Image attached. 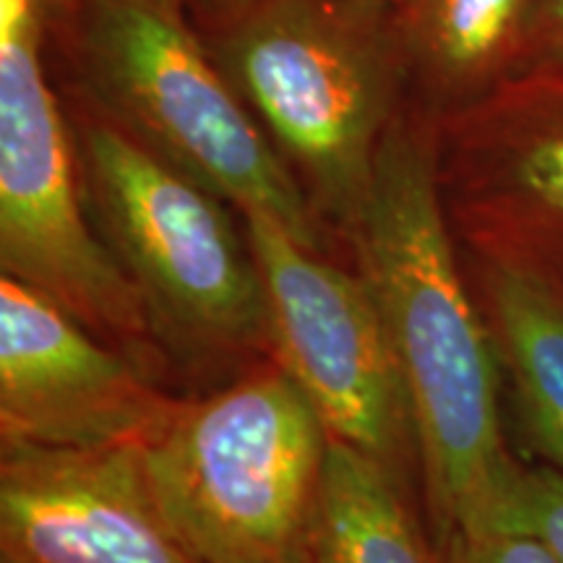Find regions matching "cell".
<instances>
[{
    "mask_svg": "<svg viewBox=\"0 0 563 563\" xmlns=\"http://www.w3.org/2000/svg\"><path fill=\"white\" fill-rule=\"evenodd\" d=\"M178 399L24 282L0 277V443L139 446Z\"/></svg>",
    "mask_w": 563,
    "mask_h": 563,
    "instance_id": "9c48e42d",
    "label": "cell"
},
{
    "mask_svg": "<svg viewBox=\"0 0 563 563\" xmlns=\"http://www.w3.org/2000/svg\"><path fill=\"white\" fill-rule=\"evenodd\" d=\"M308 563H439L405 481L332 439Z\"/></svg>",
    "mask_w": 563,
    "mask_h": 563,
    "instance_id": "4fadbf2b",
    "label": "cell"
},
{
    "mask_svg": "<svg viewBox=\"0 0 563 563\" xmlns=\"http://www.w3.org/2000/svg\"><path fill=\"white\" fill-rule=\"evenodd\" d=\"M0 563H11V561H0Z\"/></svg>",
    "mask_w": 563,
    "mask_h": 563,
    "instance_id": "ffe728a7",
    "label": "cell"
},
{
    "mask_svg": "<svg viewBox=\"0 0 563 563\" xmlns=\"http://www.w3.org/2000/svg\"><path fill=\"white\" fill-rule=\"evenodd\" d=\"M178 3L196 21V26L207 34L222 30L224 24L241 16L243 11H249L258 0H178Z\"/></svg>",
    "mask_w": 563,
    "mask_h": 563,
    "instance_id": "e0dca14e",
    "label": "cell"
},
{
    "mask_svg": "<svg viewBox=\"0 0 563 563\" xmlns=\"http://www.w3.org/2000/svg\"><path fill=\"white\" fill-rule=\"evenodd\" d=\"M40 3H42V9H45L47 21H51V19L58 16V13L63 11V5H66L68 0H40Z\"/></svg>",
    "mask_w": 563,
    "mask_h": 563,
    "instance_id": "ac0fdd59",
    "label": "cell"
},
{
    "mask_svg": "<svg viewBox=\"0 0 563 563\" xmlns=\"http://www.w3.org/2000/svg\"><path fill=\"white\" fill-rule=\"evenodd\" d=\"M332 435L298 384L258 361L178 399L141 462L199 563H308Z\"/></svg>",
    "mask_w": 563,
    "mask_h": 563,
    "instance_id": "5b68a950",
    "label": "cell"
},
{
    "mask_svg": "<svg viewBox=\"0 0 563 563\" xmlns=\"http://www.w3.org/2000/svg\"><path fill=\"white\" fill-rule=\"evenodd\" d=\"M501 530H519L543 543L563 563V473L551 464H525L522 481Z\"/></svg>",
    "mask_w": 563,
    "mask_h": 563,
    "instance_id": "5bb4252c",
    "label": "cell"
},
{
    "mask_svg": "<svg viewBox=\"0 0 563 563\" xmlns=\"http://www.w3.org/2000/svg\"><path fill=\"white\" fill-rule=\"evenodd\" d=\"M470 264L532 446L563 473V282L506 258L470 256Z\"/></svg>",
    "mask_w": 563,
    "mask_h": 563,
    "instance_id": "7c38bea8",
    "label": "cell"
},
{
    "mask_svg": "<svg viewBox=\"0 0 563 563\" xmlns=\"http://www.w3.org/2000/svg\"><path fill=\"white\" fill-rule=\"evenodd\" d=\"M203 40L323 228L350 243L410 100L394 5L258 0Z\"/></svg>",
    "mask_w": 563,
    "mask_h": 563,
    "instance_id": "3957f363",
    "label": "cell"
},
{
    "mask_svg": "<svg viewBox=\"0 0 563 563\" xmlns=\"http://www.w3.org/2000/svg\"><path fill=\"white\" fill-rule=\"evenodd\" d=\"M435 548L439 563H559L538 538L519 530L454 532Z\"/></svg>",
    "mask_w": 563,
    "mask_h": 563,
    "instance_id": "9a60e30c",
    "label": "cell"
},
{
    "mask_svg": "<svg viewBox=\"0 0 563 563\" xmlns=\"http://www.w3.org/2000/svg\"><path fill=\"white\" fill-rule=\"evenodd\" d=\"M0 561L199 563L162 514L139 446L0 443Z\"/></svg>",
    "mask_w": 563,
    "mask_h": 563,
    "instance_id": "30bf717a",
    "label": "cell"
},
{
    "mask_svg": "<svg viewBox=\"0 0 563 563\" xmlns=\"http://www.w3.org/2000/svg\"><path fill=\"white\" fill-rule=\"evenodd\" d=\"M435 175L467 256L563 282V60L519 68L435 115Z\"/></svg>",
    "mask_w": 563,
    "mask_h": 563,
    "instance_id": "ba28073f",
    "label": "cell"
},
{
    "mask_svg": "<svg viewBox=\"0 0 563 563\" xmlns=\"http://www.w3.org/2000/svg\"><path fill=\"white\" fill-rule=\"evenodd\" d=\"M262 272L269 357L329 435L405 481L415 452L407 391L363 274H350L262 214H241Z\"/></svg>",
    "mask_w": 563,
    "mask_h": 563,
    "instance_id": "52a82bcc",
    "label": "cell"
},
{
    "mask_svg": "<svg viewBox=\"0 0 563 563\" xmlns=\"http://www.w3.org/2000/svg\"><path fill=\"white\" fill-rule=\"evenodd\" d=\"M538 0H399L410 97L431 112L477 100L522 66Z\"/></svg>",
    "mask_w": 563,
    "mask_h": 563,
    "instance_id": "8fae6325",
    "label": "cell"
},
{
    "mask_svg": "<svg viewBox=\"0 0 563 563\" xmlns=\"http://www.w3.org/2000/svg\"><path fill=\"white\" fill-rule=\"evenodd\" d=\"M63 102L89 217L139 290L159 352L199 368L266 361L264 282L238 209L89 104Z\"/></svg>",
    "mask_w": 563,
    "mask_h": 563,
    "instance_id": "277c9868",
    "label": "cell"
},
{
    "mask_svg": "<svg viewBox=\"0 0 563 563\" xmlns=\"http://www.w3.org/2000/svg\"><path fill=\"white\" fill-rule=\"evenodd\" d=\"M350 243L407 391L433 540L501 530L525 464L506 443L504 368L441 199L435 112L412 97L382 141Z\"/></svg>",
    "mask_w": 563,
    "mask_h": 563,
    "instance_id": "6da1fadb",
    "label": "cell"
},
{
    "mask_svg": "<svg viewBox=\"0 0 563 563\" xmlns=\"http://www.w3.org/2000/svg\"><path fill=\"white\" fill-rule=\"evenodd\" d=\"M47 32L63 95L238 214H262L311 249H329L332 232L178 0H68Z\"/></svg>",
    "mask_w": 563,
    "mask_h": 563,
    "instance_id": "7a4b0ae2",
    "label": "cell"
},
{
    "mask_svg": "<svg viewBox=\"0 0 563 563\" xmlns=\"http://www.w3.org/2000/svg\"><path fill=\"white\" fill-rule=\"evenodd\" d=\"M551 60H563V0H538L519 68Z\"/></svg>",
    "mask_w": 563,
    "mask_h": 563,
    "instance_id": "2e32d148",
    "label": "cell"
},
{
    "mask_svg": "<svg viewBox=\"0 0 563 563\" xmlns=\"http://www.w3.org/2000/svg\"><path fill=\"white\" fill-rule=\"evenodd\" d=\"M371 3H382V5H397L399 0H371Z\"/></svg>",
    "mask_w": 563,
    "mask_h": 563,
    "instance_id": "d6986e66",
    "label": "cell"
},
{
    "mask_svg": "<svg viewBox=\"0 0 563 563\" xmlns=\"http://www.w3.org/2000/svg\"><path fill=\"white\" fill-rule=\"evenodd\" d=\"M0 269L152 371L141 295L91 222L40 0H0Z\"/></svg>",
    "mask_w": 563,
    "mask_h": 563,
    "instance_id": "8992f818",
    "label": "cell"
}]
</instances>
